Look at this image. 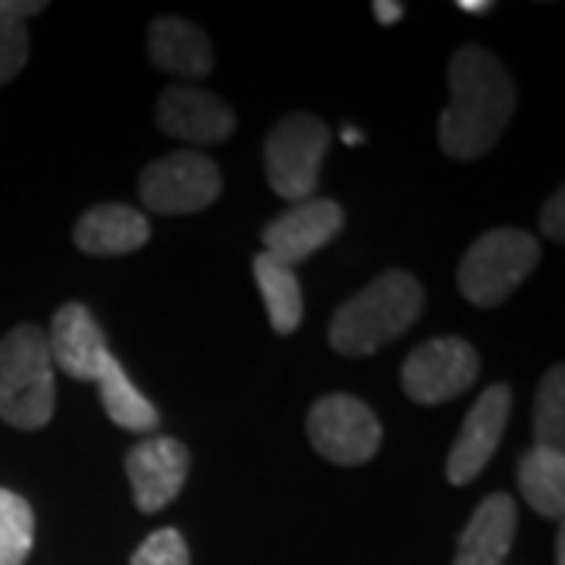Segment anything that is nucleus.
<instances>
[{
	"label": "nucleus",
	"mask_w": 565,
	"mask_h": 565,
	"mask_svg": "<svg viewBox=\"0 0 565 565\" xmlns=\"http://www.w3.org/2000/svg\"><path fill=\"white\" fill-rule=\"evenodd\" d=\"M449 104L440 114V148L452 161H478L515 114V85L487 47L465 44L446 66Z\"/></svg>",
	"instance_id": "obj_1"
},
{
	"label": "nucleus",
	"mask_w": 565,
	"mask_h": 565,
	"mask_svg": "<svg viewBox=\"0 0 565 565\" xmlns=\"http://www.w3.org/2000/svg\"><path fill=\"white\" fill-rule=\"evenodd\" d=\"M422 282L405 270H386L337 308L330 321V345L345 359L374 355L377 349L399 340L422 318Z\"/></svg>",
	"instance_id": "obj_2"
},
{
	"label": "nucleus",
	"mask_w": 565,
	"mask_h": 565,
	"mask_svg": "<svg viewBox=\"0 0 565 565\" xmlns=\"http://www.w3.org/2000/svg\"><path fill=\"white\" fill-rule=\"evenodd\" d=\"M57 386L47 333L20 323L0 340V422L17 430H39L54 418Z\"/></svg>",
	"instance_id": "obj_3"
},
{
	"label": "nucleus",
	"mask_w": 565,
	"mask_h": 565,
	"mask_svg": "<svg viewBox=\"0 0 565 565\" xmlns=\"http://www.w3.org/2000/svg\"><path fill=\"white\" fill-rule=\"evenodd\" d=\"M541 262V245L525 230H490L465 252L456 270L459 292L478 308L503 305Z\"/></svg>",
	"instance_id": "obj_4"
},
{
	"label": "nucleus",
	"mask_w": 565,
	"mask_h": 565,
	"mask_svg": "<svg viewBox=\"0 0 565 565\" xmlns=\"http://www.w3.org/2000/svg\"><path fill=\"white\" fill-rule=\"evenodd\" d=\"M330 148V129L315 114L282 117L264 141V170L282 202H308L321 180V163Z\"/></svg>",
	"instance_id": "obj_5"
},
{
	"label": "nucleus",
	"mask_w": 565,
	"mask_h": 565,
	"mask_svg": "<svg viewBox=\"0 0 565 565\" xmlns=\"http://www.w3.org/2000/svg\"><path fill=\"white\" fill-rule=\"evenodd\" d=\"M308 440L327 462L352 468L377 456L384 427L367 403L349 393H330L308 412Z\"/></svg>",
	"instance_id": "obj_6"
},
{
	"label": "nucleus",
	"mask_w": 565,
	"mask_h": 565,
	"mask_svg": "<svg viewBox=\"0 0 565 565\" xmlns=\"http://www.w3.org/2000/svg\"><path fill=\"white\" fill-rule=\"evenodd\" d=\"M221 170L202 151H177L141 170L139 199L154 214H199L221 195Z\"/></svg>",
	"instance_id": "obj_7"
},
{
	"label": "nucleus",
	"mask_w": 565,
	"mask_h": 565,
	"mask_svg": "<svg viewBox=\"0 0 565 565\" xmlns=\"http://www.w3.org/2000/svg\"><path fill=\"white\" fill-rule=\"evenodd\" d=\"M481 374L475 345L462 337L427 340L403 364V390L412 403L440 405L462 396Z\"/></svg>",
	"instance_id": "obj_8"
},
{
	"label": "nucleus",
	"mask_w": 565,
	"mask_h": 565,
	"mask_svg": "<svg viewBox=\"0 0 565 565\" xmlns=\"http://www.w3.org/2000/svg\"><path fill=\"white\" fill-rule=\"evenodd\" d=\"M512 412V390L505 384L487 386L471 405L468 418L459 427V437L452 440V449L446 456V481L452 487L471 484L484 465L493 459L497 446L503 440L505 424Z\"/></svg>",
	"instance_id": "obj_9"
},
{
	"label": "nucleus",
	"mask_w": 565,
	"mask_h": 565,
	"mask_svg": "<svg viewBox=\"0 0 565 565\" xmlns=\"http://www.w3.org/2000/svg\"><path fill=\"white\" fill-rule=\"evenodd\" d=\"M189 465V449L173 437H148L132 446L126 456V475L139 512L151 515L173 503L185 487Z\"/></svg>",
	"instance_id": "obj_10"
},
{
	"label": "nucleus",
	"mask_w": 565,
	"mask_h": 565,
	"mask_svg": "<svg viewBox=\"0 0 565 565\" xmlns=\"http://www.w3.org/2000/svg\"><path fill=\"white\" fill-rule=\"evenodd\" d=\"M343 207L330 199H308L292 204L264 226V248L282 264H302L308 255L330 243L343 230Z\"/></svg>",
	"instance_id": "obj_11"
},
{
	"label": "nucleus",
	"mask_w": 565,
	"mask_h": 565,
	"mask_svg": "<svg viewBox=\"0 0 565 565\" xmlns=\"http://www.w3.org/2000/svg\"><path fill=\"white\" fill-rule=\"evenodd\" d=\"M158 126L189 145H217L236 132V114L217 95L195 85H173L158 102Z\"/></svg>",
	"instance_id": "obj_12"
},
{
	"label": "nucleus",
	"mask_w": 565,
	"mask_h": 565,
	"mask_svg": "<svg viewBox=\"0 0 565 565\" xmlns=\"http://www.w3.org/2000/svg\"><path fill=\"white\" fill-rule=\"evenodd\" d=\"M47 349H51L54 367H61L66 377L82 381V384H95L104 362L114 355L95 315L82 302H66L54 315Z\"/></svg>",
	"instance_id": "obj_13"
},
{
	"label": "nucleus",
	"mask_w": 565,
	"mask_h": 565,
	"mask_svg": "<svg viewBox=\"0 0 565 565\" xmlns=\"http://www.w3.org/2000/svg\"><path fill=\"white\" fill-rule=\"evenodd\" d=\"M151 63L182 79H204L214 70V47L195 22L180 17H158L148 25Z\"/></svg>",
	"instance_id": "obj_14"
},
{
	"label": "nucleus",
	"mask_w": 565,
	"mask_h": 565,
	"mask_svg": "<svg viewBox=\"0 0 565 565\" xmlns=\"http://www.w3.org/2000/svg\"><path fill=\"white\" fill-rule=\"evenodd\" d=\"M519 531V509L509 493H490L459 537L452 565H503Z\"/></svg>",
	"instance_id": "obj_15"
},
{
	"label": "nucleus",
	"mask_w": 565,
	"mask_h": 565,
	"mask_svg": "<svg viewBox=\"0 0 565 565\" xmlns=\"http://www.w3.org/2000/svg\"><path fill=\"white\" fill-rule=\"evenodd\" d=\"M73 239L92 258H117L148 243L151 226L148 217L129 204H98L82 214Z\"/></svg>",
	"instance_id": "obj_16"
},
{
	"label": "nucleus",
	"mask_w": 565,
	"mask_h": 565,
	"mask_svg": "<svg viewBox=\"0 0 565 565\" xmlns=\"http://www.w3.org/2000/svg\"><path fill=\"white\" fill-rule=\"evenodd\" d=\"M519 490L527 505L553 522H563L565 512V456L559 449L534 446L519 462Z\"/></svg>",
	"instance_id": "obj_17"
},
{
	"label": "nucleus",
	"mask_w": 565,
	"mask_h": 565,
	"mask_svg": "<svg viewBox=\"0 0 565 565\" xmlns=\"http://www.w3.org/2000/svg\"><path fill=\"white\" fill-rule=\"evenodd\" d=\"M255 280H258V289H262L264 308H267V321L270 327L280 333V337H289L296 333V327L302 323V282L296 277V267L277 262L274 255L262 252L255 258Z\"/></svg>",
	"instance_id": "obj_18"
},
{
	"label": "nucleus",
	"mask_w": 565,
	"mask_h": 565,
	"mask_svg": "<svg viewBox=\"0 0 565 565\" xmlns=\"http://www.w3.org/2000/svg\"><path fill=\"white\" fill-rule=\"evenodd\" d=\"M95 384H98V396H102L107 418L117 424V427L132 430V434H151L161 424L158 408L148 403L139 393V386L129 381V374L122 371L117 355H110L104 362L102 374H98Z\"/></svg>",
	"instance_id": "obj_19"
},
{
	"label": "nucleus",
	"mask_w": 565,
	"mask_h": 565,
	"mask_svg": "<svg viewBox=\"0 0 565 565\" xmlns=\"http://www.w3.org/2000/svg\"><path fill=\"white\" fill-rule=\"evenodd\" d=\"M47 10L44 0H0V85L13 82L29 63L25 22Z\"/></svg>",
	"instance_id": "obj_20"
},
{
	"label": "nucleus",
	"mask_w": 565,
	"mask_h": 565,
	"mask_svg": "<svg viewBox=\"0 0 565 565\" xmlns=\"http://www.w3.org/2000/svg\"><path fill=\"white\" fill-rule=\"evenodd\" d=\"M35 544V512L25 497L0 487V565H22Z\"/></svg>",
	"instance_id": "obj_21"
},
{
	"label": "nucleus",
	"mask_w": 565,
	"mask_h": 565,
	"mask_svg": "<svg viewBox=\"0 0 565 565\" xmlns=\"http://www.w3.org/2000/svg\"><path fill=\"white\" fill-rule=\"evenodd\" d=\"M534 437L544 449H559L565 440V371L563 364H553L537 386L534 399Z\"/></svg>",
	"instance_id": "obj_22"
},
{
	"label": "nucleus",
	"mask_w": 565,
	"mask_h": 565,
	"mask_svg": "<svg viewBox=\"0 0 565 565\" xmlns=\"http://www.w3.org/2000/svg\"><path fill=\"white\" fill-rule=\"evenodd\" d=\"M132 565H192V556L177 527H161L141 541L139 550L132 553Z\"/></svg>",
	"instance_id": "obj_23"
},
{
	"label": "nucleus",
	"mask_w": 565,
	"mask_h": 565,
	"mask_svg": "<svg viewBox=\"0 0 565 565\" xmlns=\"http://www.w3.org/2000/svg\"><path fill=\"white\" fill-rule=\"evenodd\" d=\"M541 230H544L546 239H553V243H565V195L563 192H553V199L544 204V211H541Z\"/></svg>",
	"instance_id": "obj_24"
},
{
	"label": "nucleus",
	"mask_w": 565,
	"mask_h": 565,
	"mask_svg": "<svg viewBox=\"0 0 565 565\" xmlns=\"http://www.w3.org/2000/svg\"><path fill=\"white\" fill-rule=\"evenodd\" d=\"M374 17H377L381 25H393V22H399L405 17V7L396 3V0H377L374 3Z\"/></svg>",
	"instance_id": "obj_25"
},
{
	"label": "nucleus",
	"mask_w": 565,
	"mask_h": 565,
	"mask_svg": "<svg viewBox=\"0 0 565 565\" xmlns=\"http://www.w3.org/2000/svg\"><path fill=\"white\" fill-rule=\"evenodd\" d=\"M456 7H459L462 13H478V17H484L487 10H493V3H490V0H459Z\"/></svg>",
	"instance_id": "obj_26"
},
{
	"label": "nucleus",
	"mask_w": 565,
	"mask_h": 565,
	"mask_svg": "<svg viewBox=\"0 0 565 565\" xmlns=\"http://www.w3.org/2000/svg\"><path fill=\"white\" fill-rule=\"evenodd\" d=\"M556 565H565V531L556 534Z\"/></svg>",
	"instance_id": "obj_27"
},
{
	"label": "nucleus",
	"mask_w": 565,
	"mask_h": 565,
	"mask_svg": "<svg viewBox=\"0 0 565 565\" xmlns=\"http://www.w3.org/2000/svg\"><path fill=\"white\" fill-rule=\"evenodd\" d=\"M343 141L345 145H362V132H355V129H343Z\"/></svg>",
	"instance_id": "obj_28"
}]
</instances>
